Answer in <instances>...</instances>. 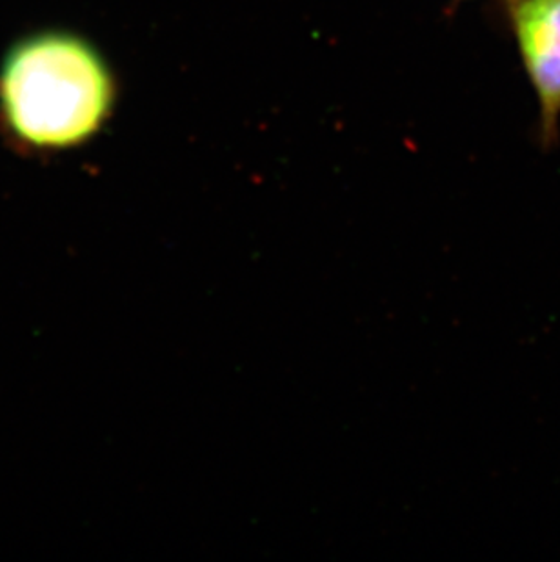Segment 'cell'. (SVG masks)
<instances>
[{"label":"cell","mask_w":560,"mask_h":562,"mask_svg":"<svg viewBox=\"0 0 560 562\" xmlns=\"http://www.w3.org/2000/svg\"><path fill=\"white\" fill-rule=\"evenodd\" d=\"M0 101L16 137L38 148H66L104 123L113 85L91 46L68 35H43L19 44L5 59Z\"/></svg>","instance_id":"6da1fadb"},{"label":"cell","mask_w":560,"mask_h":562,"mask_svg":"<svg viewBox=\"0 0 560 562\" xmlns=\"http://www.w3.org/2000/svg\"><path fill=\"white\" fill-rule=\"evenodd\" d=\"M524 71L539 102L540 140L559 138L560 0H499Z\"/></svg>","instance_id":"7a4b0ae2"}]
</instances>
